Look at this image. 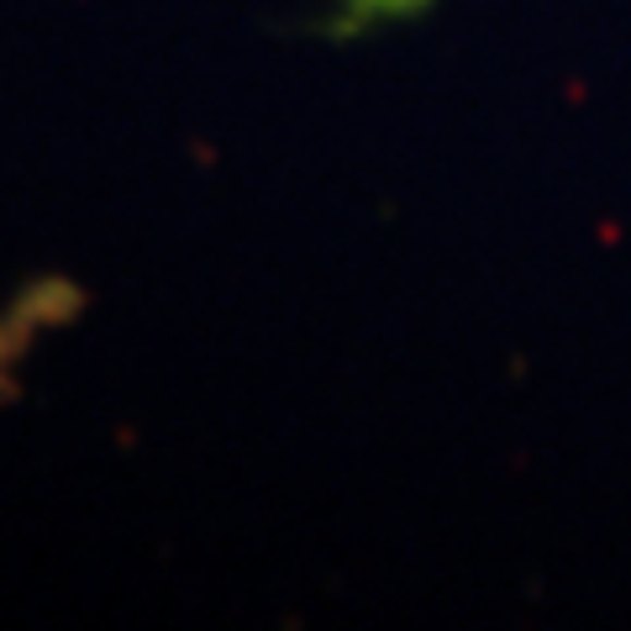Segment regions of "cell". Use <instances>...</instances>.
<instances>
[{
  "label": "cell",
  "mask_w": 631,
  "mask_h": 631,
  "mask_svg": "<svg viewBox=\"0 0 631 631\" xmlns=\"http://www.w3.org/2000/svg\"><path fill=\"white\" fill-rule=\"evenodd\" d=\"M80 301H85V295H80L69 279H37L27 290V301L16 305V311L32 316V321H48V327H53V321H74L69 311H80Z\"/></svg>",
  "instance_id": "obj_2"
},
{
  "label": "cell",
  "mask_w": 631,
  "mask_h": 631,
  "mask_svg": "<svg viewBox=\"0 0 631 631\" xmlns=\"http://www.w3.org/2000/svg\"><path fill=\"white\" fill-rule=\"evenodd\" d=\"M432 5L437 0H337L327 32L331 37H359V32L385 27V22H416Z\"/></svg>",
  "instance_id": "obj_1"
}]
</instances>
